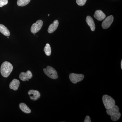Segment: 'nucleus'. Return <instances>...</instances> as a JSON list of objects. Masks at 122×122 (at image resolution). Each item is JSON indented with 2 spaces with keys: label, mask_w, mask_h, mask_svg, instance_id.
<instances>
[{
  "label": "nucleus",
  "mask_w": 122,
  "mask_h": 122,
  "mask_svg": "<svg viewBox=\"0 0 122 122\" xmlns=\"http://www.w3.org/2000/svg\"><path fill=\"white\" fill-rule=\"evenodd\" d=\"M86 23L90 28L92 31H94L95 29V25L93 18L90 16H87L86 20Z\"/></svg>",
  "instance_id": "13"
},
{
  "label": "nucleus",
  "mask_w": 122,
  "mask_h": 122,
  "mask_svg": "<svg viewBox=\"0 0 122 122\" xmlns=\"http://www.w3.org/2000/svg\"><path fill=\"white\" fill-rule=\"evenodd\" d=\"M48 16H49V15H50V14H48Z\"/></svg>",
  "instance_id": "22"
},
{
  "label": "nucleus",
  "mask_w": 122,
  "mask_h": 122,
  "mask_svg": "<svg viewBox=\"0 0 122 122\" xmlns=\"http://www.w3.org/2000/svg\"><path fill=\"white\" fill-rule=\"evenodd\" d=\"M0 32L6 36L8 37L10 35L9 30L7 27L2 24H0Z\"/></svg>",
  "instance_id": "15"
},
{
  "label": "nucleus",
  "mask_w": 122,
  "mask_h": 122,
  "mask_svg": "<svg viewBox=\"0 0 122 122\" xmlns=\"http://www.w3.org/2000/svg\"><path fill=\"white\" fill-rule=\"evenodd\" d=\"M20 83L19 80L14 79L10 82L9 85L10 88L14 91L17 90L20 86Z\"/></svg>",
  "instance_id": "12"
},
{
  "label": "nucleus",
  "mask_w": 122,
  "mask_h": 122,
  "mask_svg": "<svg viewBox=\"0 0 122 122\" xmlns=\"http://www.w3.org/2000/svg\"><path fill=\"white\" fill-rule=\"evenodd\" d=\"M121 69H122V61H121Z\"/></svg>",
  "instance_id": "21"
},
{
  "label": "nucleus",
  "mask_w": 122,
  "mask_h": 122,
  "mask_svg": "<svg viewBox=\"0 0 122 122\" xmlns=\"http://www.w3.org/2000/svg\"><path fill=\"white\" fill-rule=\"evenodd\" d=\"M114 17L112 15H110L107 17L102 24V27L103 29L108 28L111 26L113 21Z\"/></svg>",
  "instance_id": "7"
},
{
  "label": "nucleus",
  "mask_w": 122,
  "mask_h": 122,
  "mask_svg": "<svg viewBox=\"0 0 122 122\" xmlns=\"http://www.w3.org/2000/svg\"><path fill=\"white\" fill-rule=\"evenodd\" d=\"M119 111L118 107L115 105L110 109H107L106 112L108 115L110 116L112 120L116 121L119 120L121 117V114Z\"/></svg>",
  "instance_id": "1"
},
{
  "label": "nucleus",
  "mask_w": 122,
  "mask_h": 122,
  "mask_svg": "<svg viewBox=\"0 0 122 122\" xmlns=\"http://www.w3.org/2000/svg\"><path fill=\"white\" fill-rule=\"evenodd\" d=\"M69 78L71 82L74 84L81 81L83 80L84 78V76L82 74H78L72 73L69 75Z\"/></svg>",
  "instance_id": "5"
},
{
  "label": "nucleus",
  "mask_w": 122,
  "mask_h": 122,
  "mask_svg": "<svg viewBox=\"0 0 122 122\" xmlns=\"http://www.w3.org/2000/svg\"><path fill=\"white\" fill-rule=\"evenodd\" d=\"M43 71L46 75L52 79H56L58 78L57 72L52 66H48L46 68H44Z\"/></svg>",
  "instance_id": "3"
},
{
  "label": "nucleus",
  "mask_w": 122,
  "mask_h": 122,
  "mask_svg": "<svg viewBox=\"0 0 122 122\" xmlns=\"http://www.w3.org/2000/svg\"><path fill=\"white\" fill-rule=\"evenodd\" d=\"M94 17L99 21H102L106 18L105 14L100 10H97L95 11L94 14Z\"/></svg>",
  "instance_id": "10"
},
{
  "label": "nucleus",
  "mask_w": 122,
  "mask_h": 122,
  "mask_svg": "<svg viewBox=\"0 0 122 122\" xmlns=\"http://www.w3.org/2000/svg\"><path fill=\"white\" fill-rule=\"evenodd\" d=\"M44 51L46 55L48 56H50L51 53V49L50 45L46 44L44 48Z\"/></svg>",
  "instance_id": "16"
},
{
  "label": "nucleus",
  "mask_w": 122,
  "mask_h": 122,
  "mask_svg": "<svg viewBox=\"0 0 122 122\" xmlns=\"http://www.w3.org/2000/svg\"><path fill=\"white\" fill-rule=\"evenodd\" d=\"M33 77V75L31 71H27L26 72H22L19 76L20 78L22 81H29V79H30Z\"/></svg>",
  "instance_id": "8"
},
{
  "label": "nucleus",
  "mask_w": 122,
  "mask_h": 122,
  "mask_svg": "<svg viewBox=\"0 0 122 122\" xmlns=\"http://www.w3.org/2000/svg\"><path fill=\"white\" fill-rule=\"evenodd\" d=\"M8 3V0H0V7H2Z\"/></svg>",
  "instance_id": "19"
},
{
  "label": "nucleus",
  "mask_w": 122,
  "mask_h": 122,
  "mask_svg": "<svg viewBox=\"0 0 122 122\" xmlns=\"http://www.w3.org/2000/svg\"><path fill=\"white\" fill-rule=\"evenodd\" d=\"M43 25V21L41 20H37L33 24L30 29V31L33 34H35L39 32Z\"/></svg>",
  "instance_id": "6"
},
{
  "label": "nucleus",
  "mask_w": 122,
  "mask_h": 122,
  "mask_svg": "<svg viewBox=\"0 0 122 122\" xmlns=\"http://www.w3.org/2000/svg\"><path fill=\"white\" fill-rule=\"evenodd\" d=\"M102 102L106 109H110L112 107L115 105V102L113 99L110 96L105 95L102 97Z\"/></svg>",
  "instance_id": "4"
},
{
  "label": "nucleus",
  "mask_w": 122,
  "mask_h": 122,
  "mask_svg": "<svg viewBox=\"0 0 122 122\" xmlns=\"http://www.w3.org/2000/svg\"><path fill=\"white\" fill-rule=\"evenodd\" d=\"M13 66L11 63L8 61L3 62L1 66L0 73L1 75L4 77L7 78L12 71Z\"/></svg>",
  "instance_id": "2"
},
{
  "label": "nucleus",
  "mask_w": 122,
  "mask_h": 122,
  "mask_svg": "<svg viewBox=\"0 0 122 122\" xmlns=\"http://www.w3.org/2000/svg\"><path fill=\"white\" fill-rule=\"evenodd\" d=\"M28 94L30 95V99L35 101L40 98L41 97V94L39 91L37 90H30L28 92Z\"/></svg>",
  "instance_id": "9"
},
{
  "label": "nucleus",
  "mask_w": 122,
  "mask_h": 122,
  "mask_svg": "<svg viewBox=\"0 0 122 122\" xmlns=\"http://www.w3.org/2000/svg\"><path fill=\"white\" fill-rule=\"evenodd\" d=\"M84 122H91V120L89 116H86L85 120H84Z\"/></svg>",
  "instance_id": "20"
},
{
  "label": "nucleus",
  "mask_w": 122,
  "mask_h": 122,
  "mask_svg": "<svg viewBox=\"0 0 122 122\" xmlns=\"http://www.w3.org/2000/svg\"><path fill=\"white\" fill-rule=\"evenodd\" d=\"M59 25L58 20H56L54 21L52 24H51L48 28V31L49 33H52L54 32L57 28Z\"/></svg>",
  "instance_id": "11"
},
{
  "label": "nucleus",
  "mask_w": 122,
  "mask_h": 122,
  "mask_svg": "<svg viewBox=\"0 0 122 122\" xmlns=\"http://www.w3.org/2000/svg\"><path fill=\"white\" fill-rule=\"evenodd\" d=\"M30 1V0H18L17 4L18 6L23 7L28 4Z\"/></svg>",
  "instance_id": "17"
},
{
  "label": "nucleus",
  "mask_w": 122,
  "mask_h": 122,
  "mask_svg": "<svg viewBox=\"0 0 122 122\" xmlns=\"http://www.w3.org/2000/svg\"><path fill=\"white\" fill-rule=\"evenodd\" d=\"M19 107L20 109L25 113L29 114L31 113V110L25 103H20L19 105Z\"/></svg>",
  "instance_id": "14"
},
{
  "label": "nucleus",
  "mask_w": 122,
  "mask_h": 122,
  "mask_svg": "<svg viewBox=\"0 0 122 122\" xmlns=\"http://www.w3.org/2000/svg\"><path fill=\"white\" fill-rule=\"evenodd\" d=\"M87 0H76L77 4L79 6H83L86 4Z\"/></svg>",
  "instance_id": "18"
}]
</instances>
